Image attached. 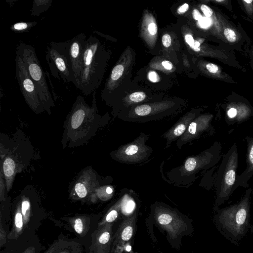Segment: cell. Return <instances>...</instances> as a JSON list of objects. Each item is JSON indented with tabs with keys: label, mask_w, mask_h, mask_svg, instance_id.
Returning <instances> with one entry per match:
<instances>
[{
	"label": "cell",
	"mask_w": 253,
	"mask_h": 253,
	"mask_svg": "<svg viewBox=\"0 0 253 253\" xmlns=\"http://www.w3.org/2000/svg\"><path fill=\"white\" fill-rule=\"evenodd\" d=\"M146 97V94L142 91L135 92L129 96V100L135 103L140 102L144 100Z\"/></svg>",
	"instance_id": "25"
},
{
	"label": "cell",
	"mask_w": 253,
	"mask_h": 253,
	"mask_svg": "<svg viewBox=\"0 0 253 253\" xmlns=\"http://www.w3.org/2000/svg\"><path fill=\"white\" fill-rule=\"evenodd\" d=\"M89 253H94L93 252H90Z\"/></svg>",
	"instance_id": "46"
},
{
	"label": "cell",
	"mask_w": 253,
	"mask_h": 253,
	"mask_svg": "<svg viewBox=\"0 0 253 253\" xmlns=\"http://www.w3.org/2000/svg\"><path fill=\"white\" fill-rule=\"evenodd\" d=\"M106 192L108 195H111L113 193V189L111 187H107Z\"/></svg>",
	"instance_id": "43"
},
{
	"label": "cell",
	"mask_w": 253,
	"mask_h": 253,
	"mask_svg": "<svg viewBox=\"0 0 253 253\" xmlns=\"http://www.w3.org/2000/svg\"><path fill=\"white\" fill-rule=\"evenodd\" d=\"M238 148L233 144L222 156L215 182L216 198L213 210L226 202L237 189V170L238 166Z\"/></svg>",
	"instance_id": "3"
},
{
	"label": "cell",
	"mask_w": 253,
	"mask_h": 253,
	"mask_svg": "<svg viewBox=\"0 0 253 253\" xmlns=\"http://www.w3.org/2000/svg\"><path fill=\"white\" fill-rule=\"evenodd\" d=\"M37 24L36 22H18L11 27V30L16 32H27Z\"/></svg>",
	"instance_id": "23"
},
{
	"label": "cell",
	"mask_w": 253,
	"mask_h": 253,
	"mask_svg": "<svg viewBox=\"0 0 253 253\" xmlns=\"http://www.w3.org/2000/svg\"><path fill=\"white\" fill-rule=\"evenodd\" d=\"M212 118L211 114H204L194 119L186 131L176 140L177 147L180 148L186 143L199 139L205 133L210 136L213 135L215 130L211 123Z\"/></svg>",
	"instance_id": "10"
},
{
	"label": "cell",
	"mask_w": 253,
	"mask_h": 253,
	"mask_svg": "<svg viewBox=\"0 0 253 253\" xmlns=\"http://www.w3.org/2000/svg\"><path fill=\"white\" fill-rule=\"evenodd\" d=\"M192 16L195 20L198 21H199L202 18V14H201L200 11L197 9H194L193 10Z\"/></svg>",
	"instance_id": "38"
},
{
	"label": "cell",
	"mask_w": 253,
	"mask_h": 253,
	"mask_svg": "<svg viewBox=\"0 0 253 253\" xmlns=\"http://www.w3.org/2000/svg\"><path fill=\"white\" fill-rule=\"evenodd\" d=\"M6 232L3 229L1 222H0V245L2 247L6 242Z\"/></svg>",
	"instance_id": "30"
},
{
	"label": "cell",
	"mask_w": 253,
	"mask_h": 253,
	"mask_svg": "<svg viewBox=\"0 0 253 253\" xmlns=\"http://www.w3.org/2000/svg\"><path fill=\"white\" fill-rule=\"evenodd\" d=\"M45 59L53 76L58 79H62L64 83L73 84L66 42H50L46 47Z\"/></svg>",
	"instance_id": "6"
},
{
	"label": "cell",
	"mask_w": 253,
	"mask_h": 253,
	"mask_svg": "<svg viewBox=\"0 0 253 253\" xmlns=\"http://www.w3.org/2000/svg\"><path fill=\"white\" fill-rule=\"evenodd\" d=\"M206 68L208 71L212 74H215L219 72L218 67L212 63H208L206 65Z\"/></svg>",
	"instance_id": "33"
},
{
	"label": "cell",
	"mask_w": 253,
	"mask_h": 253,
	"mask_svg": "<svg viewBox=\"0 0 253 253\" xmlns=\"http://www.w3.org/2000/svg\"><path fill=\"white\" fill-rule=\"evenodd\" d=\"M22 253H36V249L34 247L30 246L26 249Z\"/></svg>",
	"instance_id": "42"
},
{
	"label": "cell",
	"mask_w": 253,
	"mask_h": 253,
	"mask_svg": "<svg viewBox=\"0 0 253 253\" xmlns=\"http://www.w3.org/2000/svg\"><path fill=\"white\" fill-rule=\"evenodd\" d=\"M112 240V223L98 227L93 234L92 249L95 253H108Z\"/></svg>",
	"instance_id": "13"
},
{
	"label": "cell",
	"mask_w": 253,
	"mask_h": 253,
	"mask_svg": "<svg viewBox=\"0 0 253 253\" xmlns=\"http://www.w3.org/2000/svg\"><path fill=\"white\" fill-rule=\"evenodd\" d=\"M60 241L54 242L48 249L46 253H57Z\"/></svg>",
	"instance_id": "34"
},
{
	"label": "cell",
	"mask_w": 253,
	"mask_h": 253,
	"mask_svg": "<svg viewBox=\"0 0 253 253\" xmlns=\"http://www.w3.org/2000/svg\"><path fill=\"white\" fill-rule=\"evenodd\" d=\"M154 218L157 223L166 231L172 239L187 229L185 222L175 211L162 206L155 208Z\"/></svg>",
	"instance_id": "9"
},
{
	"label": "cell",
	"mask_w": 253,
	"mask_h": 253,
	"mask_svg": "<svg viewBox=\"0 0 253 253\" xmlns=\"http://www.w3.org/2000/svg\"><path fill=\"white\" fill-rule=\"evenodd\" d=\"M24 225L23 217L21 211L20 205L16 208L12 228L7 236L9 240L17 239L22 234Z\"/></svg>",
	"instance_id": "16"
},
{
	"label": "cell",
	"mask_w": 253,
	"mask_h": 253,
	"mask_svg": "<svg viewBox=\"0 0 253 253\" xmlns=\"http://www.w3.org/2000/svg\"><path fill=\"white\" fill-rule=\"evenodd\" d=\"M62 242L60 241L59 247L57 252V253H75V250L73 249V246L72 248V246H69V245H63Z\"/></svg>",
	"instance_id": "27"
},
{
	"label": "cell",
	"mask_w": 253,
	"mask_h": 253,
	"mask_svg": "<svg viewBox=\"0 0 253 253\" xmlns=\"http://www.w3.org/2000/svg\"><path fill=\"white\" fill-rule=\"evenodd\" d=\"M3 170L5 178L7 190L11 188V183L15 172V163L10 157L6 158L3 163Z\"/></svg>",
	"instance_id": "18"
},
{
	"label": "cell",
	"mask_w": 253,
	"mask_h": 253,
	"mask_svg": "<svg viewBox=\"0 0 253 253\" xmlns=\"http://www.w3.org/2000/svg\"><path fill=\"white\" fill-rule=\"evenodd\" d=\"M244 2H246V3H247L248 4H250L253 1L252 0H243Z\"/></svg>",
	"instance_id": "44"
},
{
	"label": "cell",
	"mask_w": 253,
	"mask_h": 253,
	"mask_svg": "<svg viewBox=\"0 0 253 253\" xmlns=\"http://www.w3.org/2000/svg\"><path fill=\"white\" fill-rule=\"evenodd\" d=\"M253 189L248 188L237 203L215 211L214 222L219 233L231 243L238 246L247 234L253 232L251 223V196Z\"/></svg>",
	"instance_id": "1"
},
{
	"label": "cell",
	"mask_w": 253,
	"mask_h": 253,
	"mask_svg": "<svg viewBox=\"0 0 253 253\" xmlns=\"http://www.w3.org/2000/svg\"><path fill=\"white\" fill-rule=\"evenodd\" d=\"M149 79L152 82H156L157 81V75L154 71H151L148 74Z\"/></svg>",
	"instance_id": "39"
},
{
	"label": "cell",
	"mask_w": 253,
	"mask_h": 253,
	"mask_svg": "<svg viewBox=\"0 0 253 253\" xmlns=\"http://www.w3.org/2000/svg\"><path fill=\"white\" fill-rule=\"evenodd\" d=\"M197 115L196 112L186 114L162 135L166 140L167 147L177 140L186 131L190 123L198 117Z\"/></svg>",
	"instance_id": "14"
},
{
	"label": "cell",
	"mask_w": 253,
	"mask_h": 253,
	"mask_svg": "<svg viewBox=\"0 0 253 253\" xmlns=\"http://www.w3.org/2000/svg\"><path fill=\"white\" fill-rule=\"evenodd\" d=\"M16 78L20 89L28 105L35 112L46 110L41 93L32 79L28 69L21 58L16 54Z\"/></svg>",
	"instance_id": "7"
},
{
	"label": "cell",
	"mask_w": 253,
	"mask_h": 253,
	"mask_svg": "<svg viewBox=\"0 0 253 253\" xmlns=\"http://www.w3.org/2000/svg\"><path fill=\"white\" fill-rule=\"evenodd\" d=\"M87 39L84 33H80L66 42L67 53L73 77V84L77 86L80 76L83 51Z\"/></svg>",
	"instance_id": "11"
},
{
	"label": "cell",
	"mask_w": 253,
	"mask_h": 253,
	"mask_svg": "<svg viewBox=\"0 0 253 253\" xmlns=\"http://www.w3.org/2000/svg\"><path fill=\"white\" fill-rule=\"evenodd\" d=\"M215 1H216V2H223V1H224V0H217Z\"/></svg>",
	"instance_id": "45"
},
{
	"label": "cell",
	"mask_w": 253,
	"mask_h": 253,
	"mask_svg": "<svg viewBox=\"0 0 253 253\" xmlns=\"http://www.w3.org/2000/svg\"><path fill=\"white\" fill-rule=\"evenodd\" d=\"M162 43L166 47H169L171 43V39L169 34H165L162 39Z\"/></svg>",
	"instance_id": "31"
},
{
	"label": "cell",
	"mask_w": 253,
	"mask_h": 253,
	"mask_svg": "<svg viewBox=\"0 0 253 253\" xmlns=\"http://www.w3.org/2000/svg\"><path fill=\"white\" fill-rule=\"evenodd\" d=\"M88 192L87 185L84 181H79L74 186V192L78 198H85L87 195Z\"/></svg>",
	"instance_id": "22"
},
{
	"label": "cell",
	"mask_w": 253,
	"mask_h": 253,
	"mask_svg": "<svg viewBox=\"0 0 253 253\" xmlns=\"http://www.w3.org/2000/svg\"><path fill=\"white\" fill-rule=\"evenodd\" d=\"M201 9L205 16L207 18H210L213 14L212 10L206 4H202L201 6Z\"/></svg>",
	"instance_id": "29"
},
{
	"label": "cell",
	"mask_w": 253,
	"mask_h": 253,
	"mask_svg": "<svg viewBox=\"0 0 253 253\" xmlns=\"http://www.w3.org/2000/svg\"><path fill=\"white\" fill-rule=\"evenodd\" d=\"M185 41L186 43L192 48L194 45L195 42L193 37L189 34L186 35L185 36Z\"/></svg>",
	"instance_id": "36"
},
{
	"label": "cell",
	"mask_w": 253,
	"mask_h": 253,
	"mask_svg": "<svg viewBox=\"0 0 253 253\" xmlns=\"http://www.w3.org/2000/svg\"><path fill=\"white\" fill-rule=\"evenodd\" d=\"M71 225L75 232L81 236H84L88 231L89 219L85 216H79L69 219Z\"/></svg>",
	"instance_id": "17"
},
{
	"label": "cell",
	"mask_w": 253,
	"mask_h": 253,
	"mask_svg": "<svg viewBox=\"0 0 253 253\" xmlns=\"http://www.w3.org/2000/svg\"><path fill=\"white\" fill-rule=\"evenodd\" d=\"M224 35L227 41L230 42H234L237 40L235 31L230 28H226L224 30Z\"/></svg>",
	"instance_id": "26"
},
{
	"label": "cell",
	"mask_w": 253,
	"mask_h": 253,
	"mask_svg": "<svg viewBox=\"0 0 253 253\" xmlns=\"http://www.w3.org/2000/svg\"><path fill=\"white\" fill-rule=\"evenodd\" d=\"M101 47L93 35L86 39L83 53L81 68L76 87L89 95L98 87L101 76Z\"/></svg>",
	"instance_id": "2"
},
{
	"label": "cell",
	"mask_w": 253,
	"mask_h": 253,
	"mask_svg": "<svg viewBox=\"0 0 253 253\" xmlns=\"http://www.w3.org/2000/svg\"><path fill=\"white\" fill-rule=\"evenodd\" d=\"M189 9V5L187 3H184L177 9V13L179 14H183Z\"/></svg>",
	"instance_id": "37"
},
{
	"label": "cell",
	"mask_w": 253,
	"mask_h": 253,
	"mask_svg": "<svg viewBox=\"0 0 253 253\" xmlns=\"http://www.w3.org/2000/svg\"><path fill=\"white\" fill-rule=\"evenodd\" d=\"M247 142V153L246 155V168L239 175H237L236 187L238 186L248 188V181L253 175V136H247L245 138Z\"/></svg>",
	"instance_id": "15"
},
{
	"label": "cell",
	"mask_w": 253,
	"mask_h": 253,
	"mask_svg": "<svg viewBox=\"0 0 253 253\" xmlns=\"http://www.w3.org/2000/svg\"><path fill=\"white\" fill-rule=\"evenodd\" d=\"M124 71V67L122 64H118L113 69L111 74V79L112 81H117L122 76Z\"/></svg>",
	"instance_id": "24"
},
{
	"label": "cell",
	"mask_w": 253,
	"mask_h": 253,
	"mask_svg": "<svg viewBox=\"0 0 253 253\" xmlns=\"http://www.w3.org/2000/svg\"><path fill=\"white\" fill-rule=\"evenodd\" d=\"M121 210V202L119 201L107 211L101 221L98 223V227L106 224L112 223L119 216Z\"/></svg>",
	"instance_id": "19"
},
{
	"label": "cell",
	"mask_w": 253,
	"mask_h": 253,
	"mask_svg": "<svg viewBox=\"0 0 253 253\" xmlns=\"http://www.w3.org/2000/svg\"><path fill=\"white\" fill-rule=\"evenodd\" d=\"M222 144L215 141L209 148L196 156L186 159L183 164L168 173L172 180L176 182H188L194 180L201 170L214 167L222 157Z\"/></svg>",
	"instance_id": "4"
},
{
	"label": "cell",
	"mask_w": 253,
	"mask_h": 253,
	"mask_svg": "<svg viewBox=\"0 0 253 253\" xmlns=\"http://www.w3.org/2000/svg\"><path fill=\"white\" fill-rule=\"evenodd\" d=\"M192 49L195 51H199L201 50L200 43L197 41H195L194 45L192 47Z\"/></svg>",
	"instance_id": "41"
},
{
	"label": "cell",
	"mask_w": 253,
	"mask_h": 253,
	"mask_svg": "<svg viewBox=\"0 0 253 253\" xmlns=\"http://www.w3.org/2000/svg\"><path fill=\"white\" fill-rule=\"evenodd\" d=\"M162 64V65L163 66V67L167 70H169L172 68V66H173L172 64L169 61H163Z\"/></svg>",
	"instance_id": "40"
},
{
	"label": "cell",
	"mask_w": 253,
	"mask_h": 253,
	"mask_svg": "<svg viewBox=\"0 0 253 253\" xmlns=\"http://www.w3.org/2000/svg\"><path fill=\"white\" fill-rule=\"evenodd\" d=\"M52 0H38L33 1L31 15L38 16L45 11L51 5Z\"/></svg>",
	"instance_id": "20"
},
{
	"label": "cell",
	"mask_w": 253,
	"mask_h": 253,
	"mask_svg": "<svg viewBox=\"0 0 253 253\" xmlns=\"http://www.w3.org/2000/svg\"><path fill=\"white\" fill-rule=\"evenodd\" d=\"M16 54H18L25 64L29 75L36 84L41 95L42 102L46 111L54 106L45 75L37 57L34 48L21 41L18 44Z\"/></svg>",
	"instance_id": "5"
},
{
	"label": "cell",
	"mask_w": 253,
	"mask_h": 253,
	"mask_svg": "<svg viewBox=\"0 0 253 253\" xmlns=\"http://www.w3.org/2000/svg\"><path fill=\"white\" fill-rule=\"evenodd\" d=\"M199 23L200 26L203 28H205L209 27L211 23V20L210 18L207 17H202L199 21Z\"/></svg>",
	"instance_id": "32"
},
{
	"label": "cell",
	"mask_w": 253,
	"mask_h": 253,
	"mask_svg": "<svg viewBox=\"0 0 253 253\" xmlns=\"http://www.w3.org/2000/svg\"><path fill=\"white\" fill-rule=\"evenodd\" d=\"M148 136L143 133L133 141L121 146L112 152V157L116 161L126 164H138L147 160L152 153V149L146 145Z\"/></svg>",
	"instance_id": "8"
},
{
	"label": "cell",
	"mask_w": 253,
	"mask_h": 253,
	"mask_svg": "<svg viewBox=\"0 0 253 253\" xmlns=\"http://www.w3.org/2000/svg\"><path fill=\"white\" fill-rule=\"evenodd\" d=\"M0 201H2L5 200L4 199V189H5V185H4V181L3 179L2 173V166H1L0 169Z\"/></svg>",
	"instance_id": "28"
},
{
	"label": "cell",
	"mask_w": 253,
	"mask_h": 253,
	"mask_svg": "<svg viewBox=\"0 0 253 253\" xmlns=\"http://www.w3.org/2000/svg\"><path fill=\"white\" fill-rule=\"evenodd\" d=\"M148 30L151 35H155L157 32V26L155 23H151L148 27Z\"/></svg>",
	"instance_id": "35"
},
{
	"label": "cell",
	"mask_w": 253,
	"mask_h": 253,
	"mask_svg": "<svg viewBox=\"0 0 253 253\" xmlns=\"http://www.w3.org/2000/svg\"><path fill=\"white\" fill-rule=\"evenodd\" d=\"M136 215L126 218L120 225L114 235L113 249L115 252H121L123 247L132 238L135 227Z\"/></svg>",
	"instance_id": "12"
},
{
	"label": "cell",
	"mask_w": 253,
	"mask_h": 253,
	"mask_svg": "<svg viewBox=\"0 0 253 253\" xmlns=\"http://www.w3.org/2000/svg\"><path fill=\"white\" fill-rule=\"evenodd\" d=\"M20 208L24 219V225L27 227L31 217V204L29 199L23 197L22 199Z\"/></svg>",
	"instance_id": "21"
}]
</instances>
